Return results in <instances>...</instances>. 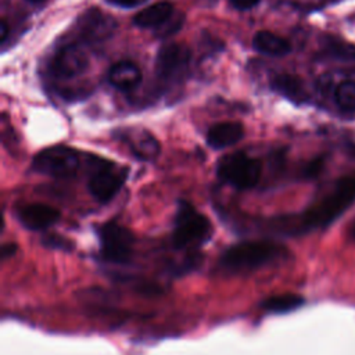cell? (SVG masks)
Instances as JSON below:
<instances>
[{
	"mask_svg": "<svg viewBox=\"0 0 355 355\" xmlns=\"http://www.w3.org/2000/svg\"><path fill=\"white\" fill-rule=\"evenodd\" d=\"M355 202V172L338 178L312 205L298 214L283 215L270 220V229L282 234H304L324 229Z\"/></svg>",
	"mask_w": 355,
	"mask_h": 355,
	"instance_id": "6da1fadb",
	"label": "cell"
},
{
	"mask_svg": "<svg viewBox=\"0 0 355 355\" xmlns=\"http://www.w3.org/2000/svg\"><path fill=\"white\" fill-rule=\"evenodd\" d=\"M286 254V248L269 240H250L230 245L219 258V265L230 273L252 272L263 268Z\"/></svg>",
	"mask_w": 355,
	"mask_h": 355,
	"instance_id": "7a4b0ae2",
	"label": "cell"
},
{
	"mask_svg": "<svg viewBox=\"0 0 355 355\" xmlns=\"http://www.w3.org/2000/svg\"><path fill=\"white\" fill-rule=\"evenodd\" d=\"M172 227L171 241L175 250L201 247L214 234L211 220L187 201H179Z\"/></svg>",
	"mask_w": 355,
	"mask_h": 355,
	"instance_id": "3957f363",
	"label": "cell"
},
{
	"mask_svg": "<svg viewBox=\"0 0 355 355\" xmlns=\"http://www.w3.org/2000/svg\"><path fill=\"white\" fill-rule=\"evenodd\" d=\"M218 178L237 190H248L259 183L262 162L243 151L222 157L216 164Z\"/></svg>",
	"mask_w": 355,
	"mask_h": 355,
	"instance_id": "277c9868",
	"label": "cell"
},
{
	"mask_svg": "<svg viewBox=\"0 0 355 355\" xmlns=\"http://www.w3.org/2000/svg\"><path fill=\"white\" fill-rule=\"evenodd\" d=\"M80 166V154L72 147L53 146L37 153L32 169L37 173L57 179L73 178Z\"/></svg>",
	"mask_w": 355,
	"mask_h": 355,
	"instance_id": "5b68a950",
	"label": "cell"
},
{
	"mask_svg": "<svg viewBox=\"0 0 355 355\" xmlns=\"http://www.w3.org/2000/svg\"><path fill=\"white\" fill-rule=\"evenodd\" d=\"M98 243L101 258L111 263H126L133 255L135 236L123 225L108 220L103 223L98 230Z\"/></svg>",
	"mask_w": 355,
	"mask_h": 355,
	"instance_id": "8992f818",
	"label": "cell"
},
{
	"mask_svg": "<svg viewBox=\"0 0 355 355\" xmlns=\"http://www.w3.org/2000/svg\"><path fill=\"white\" fill-rule=\"evenodd\" d=\"M128 178V169L107 159H97L89 178V193L100 202L107 204L122 189Z\"/></svg>",
	"mask_w": 355,
	"mask_h": 355,
	"instance_id": "52a82bcc",
	"label": "cell"
},
{
	"mask_svg": "<svg viewBox=\"0 0 355 355\" xmlns=\"http://www.w3.org/2000/svg\"><path fill=\"white\" fill-rule=\"evenodd\" d=\"M191 51L183 43L164 44L155 58L157 75L162 79H176L182 76L190 64Z\"/></svg>",
	"mask_w": 355,
	"mask_h": 355,
	"instance_id": "ba28073f",
	"label": "cell"
},
{
	"mask_svg": "<svg viewBox=\"0 0 355 355\" xmlns=\"http://www.w3.org/2000/svg\"><path fill=\"white\" fill-rule=\"evenodd\" d=\"M78 31L82 39L89 43H100L110 39L116 31V21L112 15L93 7L78 18Z\"/></svg>",
	"mask_w": 355,
	"mask_h": 355,
	"instance_id": "9c48e42d",
	"label": "cell"
},
{
	"mask_svg": "<svg viewBox=\"0 0 355 355\" xmlns=\"http://www.w3.org/2000/svg\"><path fill=\"white\" fill-rule=\"evenodd\" d=\"M89 57L78 44L62 46L50 61V72L58 79H72L87 69Z\"/></svg>",
	"mask_w": 355,
	"mask_h": 355,
	"instance_id": "30bf717a",
	"label": "cell"
},
{
	"mask_svg": "<svg viewBox=\"0 0 355 355\" xmlns=\"http://www.w3.org/2000/svg\"><path fill=\"white\" fill-rule=\"evenodd\" d=\"M17 218L28 230H44L58 222L60 211L49 204L33 202L22 205L17 211Z\"/></svg>",
	"mask_w": 355,
	"mask_h": 355,
	"instance_id": "8fae6325",
	"label": "cell"
},
{
	"mask_svg": "<svg viewBox=\"0 0 355 355\" xmlns=\"http://www.w3.org/2000/svg\"><path fill=\"white\" fill-rule=\"evenodd\" d=\"M121 140L129 147L132 154L141 161H153L159 154L158 140L147 130H123L121 132Z\"/></svg>",
	"mask_w": 355,
	"mask_h": 355,
	"instance_id": "7c38bea8",
	"label": "cell"
},
{
	"mask_svg": "<svg viewBox=\"0 0 355 355\" xmlns=\"http://www.w3.org/2000/svg\"><path fill=\"white\" fill-rule=\"evenodd\" d=\"M143 75L133 61H118L108 71L110 83L119 90H133L141 83Z\"/></svg>",
	"mask_w": 355,
	"mask_h": 355,
	"instance_id": "4fadbf2b",
	"label": "cell"
},
{
	"mask_svg": "<svg viewBox=\"0 0 355 355\" xmlns=\"http://www.w3.org/2000/svg\"><path fill=\"white\" fill-rule=\"evenodd\" d=\"M244 136V126L240 122H220L209 128L207 143L215 150H222L239 143Z\"/></svg>",
	"mask_w": 355,
	"mask_h": 355,
	"instance_id": "5bb4252c",
	"label": "cell"
},
{
	"mask_svg": "<svg viewBox=\"0 0 355 355\" xmlns=\"http://www.w3.org/2000/svg\"><path fill=\"white\" fill-rule=\"evenodd\" d=\"M252 44L258 53L270 57H283L291 50L290 43L284 37L269 31H259L255 33Z\"/></svg>",
	"mask_w": 355,
	"mask_h": 355,
	"instance_id": "9a60e30c",
	"label": "cell"
},
{
	"mask_svg": "<svg viewBox=\"0 0 355 355\" xmlns=\"http://www.w3.org/2000/svg\"><path fill=\"white\" fill-rule=\"evenodd\" d=\"M270 86L275 92H277L279 94H282L283 97L294 103H304L308 100V93L305 90V86L298 76H294L290 73L276 75L272 79Z\"/></svg>",
	"mask_w": 355,
	"mask_h": 355,
	"instance_id": "2e32d148",
	"label": "cell"
},
{
	"mask_svg": "<svg viewBox=\"0 0 355 355\" xmlns=\"http://www.w3.org/2000/svg\"><path fill=\"white\" fill-rule=\"evenodd\" d=\"M175 12L173 6L168 1L153 4L133 17V24L139 28H158Z\"/></svg>",
	"mask_w": 355,
	"mask_h": 355,
	"instance_id": "e0dca14e",
	"label": "cell"
},
{
	"mask_svg": "<svg viewBox=\"0 0 355 355\" xmlns=\"http://www.w3.org/2000/svg\"><path fill=\"white\" fill-rule=\"evenodd\" d=\"M322 53L324 57L343 62L355 61V44L336 36H324L322 42Z\"/></svg>",
	"mask_w": 355,
	"mask_h": 355,
	"instance_id": "ac0fdd59",
	"label": "cell"
},
{
	"mask_svg": "<svg viewBox=\"0 0 355 355\" xmlns=\"http://www.w3.org/2000/svg\"><path fill=\"white\" fill-rule=\"evenodd\" d=\"M304 298L298 294H279L268 297L261 302V306L272 313H287L302 306Z\"/></svg>",
	"mask_w": 355,
	"mask_h": 355,
	"instance_id": "d6986e66",
	"label": "cell"
},
{
	"mask_svg": "<svg viewBox=\"0 0 355 355\" xmlns=\"http://www.w3.org/2000/svg\"><path fill=\"white\" fill-rule=\"evenodd\" d=\"M337 107L345 112H355V80H343L334 90Z\"/></svg>",
	"mask_w": 355,
	"mask_h": 355,
	"instance_id": "ffe728a7",
	"label": "cell"
},
{
	"mask_svg": "<svg viewBox=\"0 0 355 355\" xmlns=\"http://www.w3.org/2000/svg\"><path fill=\"white\" fill-rule=\"evenodd\" d=\"M184 22V15L182 12H173L162 25L155 28L158 37H166L176 33Z\"/></svg>",
	"mask_w": 355,
	"mask_h": 355,
	"instance_id": "44dd1931",
	"label": "cell"
},
{
	"mask_svg": "<svg viewBox=\"0 0 355 355\" xmlns=\"http://www.w3.org/2000/svg\"><path fill=\"white\" fill-rule=\"evenodd\" d=\"M232 6L240 11H247L254 8L255 6H258L259 0H230Z\"/></svg>",
	"mask_w": 355,
	"mask_h": 355,
	"instance_id": "7402d4cb",
	"label": "cell"
},
{
	"mask_svg": "<svg viewBox=\"0 0 355 355\" xmlns=\"http://www.w3.org/2000/svg\"><path fill=\"white\" fill-rule=\"evenodd\" d=\"M114 6H118V7H125V8H132V7H136L139 4H143L146 0H105Z\"/></svg>",
	"mask_w": 355,
	"mask_h": 355,
	"instance_id": "603a6c76",
	"label": "cell"
},
{
	"mask_svg": "<svg viewBox=\"0 0 355 355\" xmlns=\"http://www.w3.org/2000/svg\"><path fill=\"white\" fill-rule=\"evenodd\" d=\"M17 252V245L12 244V243H8V244H4L1 247V259H7V258H11L14 254Z\"/></svg>",
	"mask_w": 355,
	"mask_h": 355,
	"instance_id": "cb8c5ba5",
	"label": "cell"
},
{
	"mask_svg": "<svg viewBox=\"0 0 355 355\" xmlns=\"http://www.w3.org/2000/svg\"><path fill=\"white\" fill-rule=\"evenodd\" d=\"M7 35H8V25H7V21H6V19H1V22H0V42H1V43L6 42Z\"/></svg>",
	"mask_w": 355,
	"mask_h": 355,
	"instance_id": "d4e9b609",
	"label": "cell"
},
{
	"mask_svg": "<svg viewBox=\"0 0 355 355\" xmlns=\"http://www.w3.org/2000/svg\"><path fill=\"white\" fill-rule=\"evenodd\" d=\"M348 236L351 240L355 241V219L349 223V227H348Z\"/></svg>",
	"mask_w": 355,
	"mask_h": 355,
	"instance_id": "484cf974",
	"label": "cell"
},
{
	"mask_svg": "<svg viewBox=\"0 0 355 355\" xmlns=\"http://www.w3.org/2000/svg\"><path fill=\"white\" fill-rule=\"evenodd\" d=\"M28 1H32V3H40V1H43V0H28Z\"/></svg>",
	"mask_w": 355,
	"mask_h": 355,
	"instance_id": "4316f807",
	"label": "cell"
},
{
	"mask_svg": "<svg viewBox=\"0 0 355 355\" xmlns=\"http://www.w3.org/2000/svg\"><path fill=\"white\" fill-rule=\"evenodd\" d=\"M326 1H327V0H326Z\"/></svg>",
	"mask_w": 355,
	"mask_h": 355,
	"instance_id": "83f0119b",
	"label": "cell"
}]
</instances>
